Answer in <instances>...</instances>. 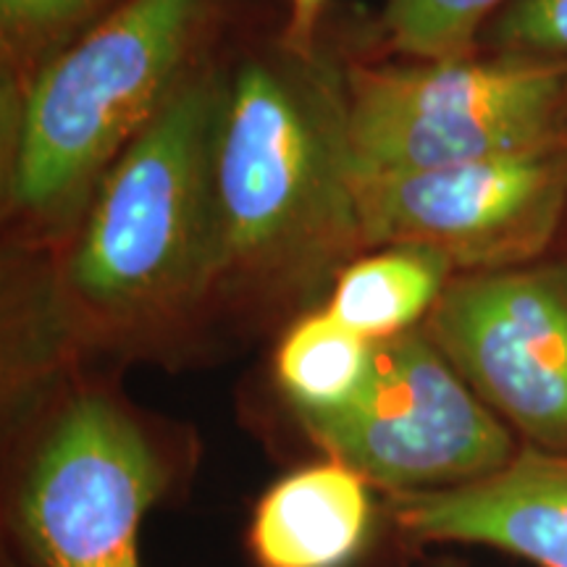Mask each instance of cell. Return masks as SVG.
Wrapping results in <instances>:
<instances>
[{"label":"cell","mask_w":567,"mask_h":567,"mask_svg":"<svg viewBox=\"0 0 567 567\" xmlns=\"http://www.w3.org/2000/svg\"><path fill=\"white\" fill-rule=\"evenodd\" d=\"M221 97L208 76L176 84L105 176L66 264L71 323L90 342L153 337L213 287Z\"/></svg>","instance_id":"1"},{"label":"cell","mask_w":567,"mask_h":567,"mask_svg":"<svg viewBox=\"0 0 567 567\" xmlns=\"http://www.w3.org/2000/svg\"><path fill=\"white\" fill-rule=\"evenodd\" d=\"M213 287L287 289L360 239L339 101L250 61L224 90L213 140Z\"/></svg>","instance_id":"2"},{"label":"cell","mask_w":567,"mask_h":567,"mask_svg":"<svg viewBox=\"0 0 567 567\" xmlns=\"http://www.w3.org/2000/svg\"><path fill=\"white\" fill-rule=\"evenodd\" d=\"M208 0H126L48 63L21 111L11 200L30 216L71 208L179 84Z\"/></svg>","instance_id":"3"},{"label":"cell","mask_w":567,"mask_h":567,"mask_svg":"<svg viewBox=\"0 0 567 567\" xmlns=\"http://www.w3.org/2000/svg\"><path fill=\"white\" fill-rule=\"evenodd\" d=\"M176 478L174 452L130 405L105 389H74L6 488L13 555L27 567H142V523Z\"/></svg>","instance_id":"4"},{"label":"cell","mask_w":567,"mask_h":567,"mask_svg":"<svg viewBox=\"0 0 567 567\" xmlns=\"http://www.w3.org/2000/svg\"><path fill=\"white\" fill-rule=\"evenodd\" d=\"M567 69L467 59L354 66L339 101L347 174H410L559 147Z\"/></svg>","instance_id":"5"},{"label":"cell","mask_w":567,"mask_h":567,"mask_svg":"<svg viewBox=\"0 0 567 567\" xmlns=\"http://www.w3.org/2000/svg\"><path fill=\"white\" fill-rule=\"evenodd\" d=\"M302 423L326 455L389 496L476 484L523 446L425 331L375 342L363 392Z\"/></svg>","instance_id":"6"},{"label":"cell","mask_w":567,"mask_h":567,"mask_svg":"<svg viewBox=\"0 0 567 567\" xmlns=\"http://www.w3.org/2000/svg\"><path fill=\"white\" fill-rule=\"evenodd\" d=\"M363 245L507 266L547 243L567 195L559 147L410 174H347Z\"/></svg>","instance_id":"7"},{"label":"cell","mask_w":567,"mask_h":567,"mask_svg":"<svg viewBox=\"0 0 567 567\" xmlns=\"http://www.w3.org/2000/svg\"><path fill=\"white\" fill-rule=\"evenodd\" d=\"M425 334L520 444L567 455V281L502 268L444 289Z\"/></svg>","instance_id":"8"},{"label":"cell","mask_w":567,"mask_h":567,"mask_svg":"<svg viewBox=\"0 0 567 567\" xmlns=\"http://www.w3.org/2000/svg\"><path fill=\"white\" fill-rule=\"evenodd\" d=\"M408 544H473L536 567H567V455L520 446L502 471L450 492L389 496Z\"/></svg>","instance_id":"9"},{"label":"cell","mask_w":567,"mask_h":567,"mask_svg":"<svg viewBox=\"0 0 567 567\" xmlns=\"http://www.w3.org/2000/svg\"><path fill=\"white\" fill-rule=\"evenodd\" d=\"M371 484L339 460L276 481L255 505L247 544L258 567H350L375 528Z\"/></svg>","instance_id":"10"},{"label":"cell","mask_w":567,"mask_h":567,"mask_svg":"<svg viewBox=\"0 0 567 567\" xmlns=\"http://www.w3.org/2000/svg\"><path fill=\"white\" fill-rule=\"evenodd\" d=\"M450 266L442 255L421 247H389L339 274L329 310L371 342L400 337L434 310Z\"/></svg>","instance_id":"11"},{"label":"cell","mask_w":567,"mask_h":567,"mask_svg":"<svg viewBox=\"0 0 567 567\" xmlns=\"http://www.w3.org/2000/svg\"><path fill=\"white\" fill-rule=\"evenodd\" d=\"M375 342L331 310L297 321L276 352V379L300 417L337 413L363 392Z\"/></svg>","instance_id":"12"},{"label":"cell","mask_w":567,"mask_h":567,"mask_svg":"<svg viewBox=\"0 0 567 567\" xmlns=\"http://www.w3.org/2000/svg\"><path fill=\"white\" fill-rule=\"evenodd\" d=\"M513 0H389L386 30L396 51L425 61L465 59L481 27Z\"/></svg>","instance_id":"13"},{"label":"cell","mask_w":567,"mask_h":567,"mask_svg":"<svg viewBox=\"0 0 567 567\" xmlns=\"http://www.w3.org/2000/svg\"><path fill=\"white\" fill-rule=\"evenodd\" d=\"M496 40L513 51L563 59L567 55V0H513L499 21Z\"/></svg>","instance_id":"14"},{"label":"cell","mask_w":567,"mask_h":567,"mask_svg":"<svg viewBox=\"0 0 567 567\" xmlns=\"http://www.w3.org/2000/svg\"><path fill=\"white\" fill-rule=\"evenodd\" d=\"M105 0H0L3 40L11 48L45 45L92 17Z\"/></svg>","instance_id":"15"},{"label":"cell","mask_w":567,"mask_h":567,"mask_svg":"<svg viewBox=\"0 0 567 567\" xmlns=\"http://www.w3.org/2000/svg\"><path fill=\"white\" fill-rule=\"evenodd\" d=\"M326 0H292V24H289V40L295 42L300 51L308 48L313 38L318 13H321Z\"/></svg>","instance_id":"16"},{"label":"cell","mask_w":567,"mask_h":567,"mask_svg":"<svg viewBox=\"0 0 567 567\" xmlns=\"http://www.w3.org/2000/svg\"><path fill=\"white\" fill-rule=\"evenodd\" d=\"M431 567H465V565L457 563V559H442V563H434Z\"/></svg>","instance_id":"17"},{"label":"cell","mask_w":567,"mask_h":567,"mask_svg":"<svg viewBox=\"0 0 567 567\" xmlns=\"http://www.w3.org/2000/svg\"><path fill=\"white\" fill-rule=\"evenodd\" d=\"M3 567H19V559H17V557H13V559H9V557H6V563H3Z\"/></svg>","instance_id":"18"}]
</instances>
